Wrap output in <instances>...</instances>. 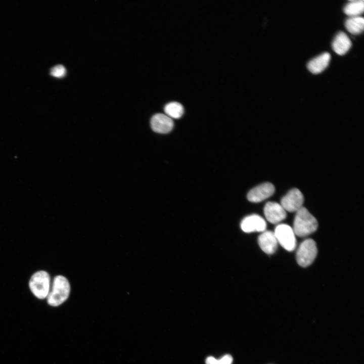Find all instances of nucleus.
<instances>
[{
  "instance_id": "1",
  "label": "nucleus",
  "mask_w": 364,
  "mask_h": 364,
  "mask_svg": "<svg viewBox=\"0 0 364 364\" xmlns=\"http://www.w3.org/2000/svg\"><path fill=\"white\" fill-rule=\"evenodd\" d=\"M317 226V220L306 208L302 207L296 212L293 229L295 235L306 237L314 233Z\"/></svg>"
},
{
  "instance_id": "2",
  "label": "nucleus",
  "mask_w": 364,
  "mask_h": 364,
  "mask_svg": "<svg viewBox=\"0 0 364 364\" xmlns=\"http://www.w3.org/2000/svg\"><path fill=\"white\" fill-rule=\"evenodd\" d=\"M70 286L65 277L59 275L53 280L52 289L47 297L48 304L57 307L63 303L69 297Z\"/></svg>"
},
{
  "instance_id": "3",
  "label": "nucleus",
  "mask_w": 364,
  "mask_h": 364,
  "mask_svg": "<svg viewBox=\"0 0 364 364\" xmlns=\"http://www.w3.org/2000/svg\"><path fill=\"white\" fill-rule=\"evenodd\" d=\"M29 287L33 294L39 299L46 298L50 289V277L46 271L39 270L30 278Z\"/></svg>"
},
{
  "instance_id": "4",
  "label": "nucleus",
  "mask_w": 364,
  "mask_h": 364,
  "mask_svg": "<svg viewBox=\"0 0 364 364\" xmlns=\"http://www.w3.org/2000/svg\"><path fill=\"white\" fill-rule=\"evenodd\" d=\"M317 253L315 241L311 239H306L300 244L297 250V262L300 266L307 267L313 262Z\"/></svg>"
},
{
  "instance_id": "5",
  "label": "nucleus",
  "mask_w": 364,
  "mask_h": 364,
  "mask_svg": "<svg viewBox=\"0 0 364 364\" xmlns=\"http://www.w3.org/2000/svg\"><path fill=\"white\" fill-rule=\"evenodd\" d=\"M278 243L288 251H293L296 246L295 234L293 229L286 224L278 225L274 232Z\"/></svg>"
},
{
  "instance_id": "6",
  "label": "nucleus",
  "mask_w": 364,
  "mask_h": 364,
  "mask_svg": "<svg viewBox=\"0 0 364 364\" xmlns=\"http://www.w3.org/2000/svg\"><path fill=\"white\" fill-rule=\"evenodd\" d=\"M303 202L302 193L299 189L293 188L281 199L280 204L286 211L294 212L303 207Z\"/></svg>"
},
{
  "instance_id": "7",
  "label": "nucleus",
  "mask_w": 364,
  "mask_h": 364,
  "mask_svg": "<svg viewBox=\"0 0 364 364\" xmlns=\"http://www.w3.org/2000/svg\"><path fill=\"white\" fill-rule=\"evenodd\" d=\"M274 186L265 183L251 189L247 194L248 200L252 202H260L271 196L275 193Z\"/></svg>"
},
{
  "instance_id": "8",
  "label": "nucleus",
  "mask_w": 364,
  "mask_h": 364,
  "mask_svg": "<svg viewBox=\"0 0 364 364\" xmlns=\"http://www.w3.org/2000/svg\"><path fill=\"white\" fill-rule=\"evenodd\" d=\"M242 230L247 233L263 232L266 228L265 220L260 216L252 214L245 217L241 222Z\"/></svg>"
},
{
  "instance_id": "9",
  "label": "nucleus",
  "mask_w": 364,
  "mask_h": 364,
  "mask_svg": "<svg viewBox=\"0 0 364 364\" xmlns=\"http://www.w3.org/2000/svg\"><path fill=\"white\" fill-rule=\"evenodd\" d=\"M264 213L266 219L274 224L282 221L287 216L285 209L276 202H267L264 207Z\"/></svg>"
},
{
  "instance_id": "10",
  "label": "nucleus",
  "mask_w": 364,
  "mask_h": 364,
  "mask_svg": "<svg viewBox=\"0 0 364 364\" xmlns=\"http://www.w3.org/2000/svg\"><path fill=\"white\" fill-rule=\"evenodd\" d=\"M151 126L153 131L160 133L169 132L173 127L171 118L162 113L155 114L151 119Z\"/></svg>"
},
{
  "instance_id": "11",
  "label": "nucleus",
  "mask_w": 364,
  "mask_h": 364,
  "mask_svg": "<svg viewBox=\"0 0 364 364\" xmlns=\"http://www.w3.org/2000/svg\"><path fill=\"white\" fill-rule=\"evenodd\" d=\"M258 244L261 250L265 253L272 254L278 248V241L274 232L265 231L259 236Z\"/></svg>"
},
{
  "instance_id": "12",
  "label": "nucleus",
  "mask_w": 364,
  "mask_h": 364,
  "mask_svg": "<svg viewBox=\"0 0 364 364\" xmlns=\"http://www.w3.org/2000/svg\"><path fill=\"white\" fill-rule=\"evenodd\" d=\"M330 55L325 52L311 60L307 64L308 69L313 74H317L324 71L328 66Z\"/></svg>"
},
{
  "instance_id": "13",
  "label": "nucleus",
  "mask_w": 364,
  "mask_h": 364,
  "mask_svg": "<svg viewBox=\"0 0 364 364\" xmlns=\"http://www.w3.org/2000/svg\"><path fill=\"white\" fill-rule=\"evenodd\" d=\"M351 42L347 35L343 32H338L332 42V48L335 52L340 55L345 54L350 48Z\"/></svg>"
},
{
  "instance_id": "14",
  "label": "nucleus",
  "mask_w": 364,
  "mask_h": 364,
  "mask_svg": "<svg viewBox=\"0 0 364 364\" xmlns=\"http://www.w3.org/2000/svg\"><path fill=\"white\" fill-rule=\"evenodd\" d=\"M347 30L353 34H358L363 30L364 19L360 16L351 17L345 22Z\"/></svg>"
},
{
  "instance_id": "15",
  "label": "nucleus",
  "mask_w": 364,
  "mask_h": 364,
  "mask_svg": "<svg viewBox=\"0 0 364 364\" xmlns=\"http://www.w3.org/2000/svg\"><path fill=\"white\" fill-rule=\"evenodd\" d=\"M364 2L363 0L349 1L344 7V12L351 17L359 16L363 12Z\"/></svg>"
},
{
  "instance_id": "16",
  "label": "nucleus",
  "mask_w": 364,
  "mask_h": 364,
  "mask_svg": "<svg viewBox=\"0 0 364 364\" xmlns=\"http://www.w3.org/2000/svg\"><path fill=\"white\" fill-rule=\"evenodd\" d=\"M164 111L170 118L177 119L183 114L184 109L183 105L177 102H171L164 107Z\"/></svg>"
},
{
  "instance_id": "17",
  "label": "nucleus",
  "mask_w": 364,
  "mask_h": 364,
  "mask_svg": "<svg viewBox=\"0 0 364 364\" xmlns=\"http://www.w3.org/2000/svg\"><path fill=\"white\" fill-rule=\"evenodd\" d=\"M51 74L56 77H63L66 73V69L62 65H57L53 67L51 70Z\"/></svg>"
},
{
  "instance_id": "18",
  "label": "nucleus",
  "mask_w": 364,
  "mask_h": 364,
  "mask_svg": "<svg viewBox=\"0 0 364 364\" xmlns=\"http://www.w3.org/2000/svg\"><path fill=\"white\" fill-rule=\"evenodd\" d=\"M233 358L230 355H226L217 360V364H232Z\"/></svg>"
},
{
  "instance_id": "19",
  "label": "nucleus",
  "mask_w": 364,
  "mask_h": 364,
  "mask_svg": "<svg viewBox=\"0 0 364 364\" xmlns=\"http://www.w3.org/2000/svg\"><path fill=\"white\" fill-rule=\"evenodd\" d=\"M217 359L212 356L207 357L206 360V364H217Z\"/></svg>"
}]
</instances>
